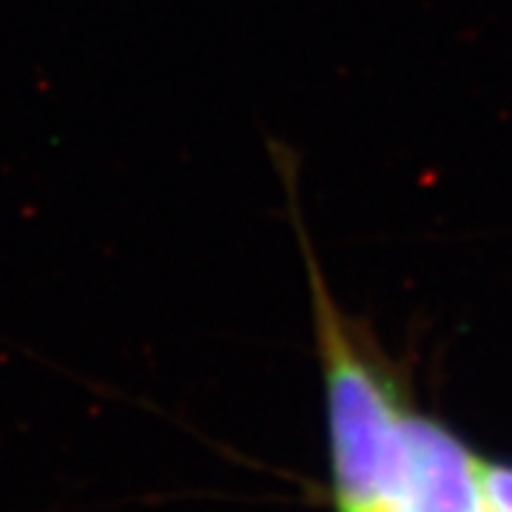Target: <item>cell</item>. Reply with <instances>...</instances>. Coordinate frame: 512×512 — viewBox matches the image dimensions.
Listing matches in <instances>:
<instances>
[{"instance_id": "obj_2", "label": "cell", "mask_w": 512, "mask_h": 512, "mask_svg": "<svg viewBox=\"0 0 512 512\" xmlns=\"http://www.w3.org/2000/svg\"><path fill=\"white\" fill-rule=\"evenodd\" d=\"M481 467L456 433L413 410L393 512H490Z\"/></svg>"}, {"instance_id": "obj_3", "label": "cell", "mask_w": 512, "mask_h": 512, "mask_svg": "<svg viewBox=\"0 0 512 512\" xmlns=\"http://www.w3.org/2000/svg\"><path fill=\"white\" fill-rule=\"evenodd\" d=\"M481 473H484V493L490 512H512V467L484 461Z\"/></svg>"}, {"instance_id": "obj_1", "label": "cell", "mask_w": 512, "mask_h": 512, "mask_svg": "<svg viewBox=\"0 0 512 512\" xmlns=\"http://www.w3.org/2000/svg\"><path fill=\"white\" fill-rule=\"evenodd\" d=\"M274 154L282 185L288 188V211L311 296L313 348L325 390L336 512H393L413 407L404 396L399 370L387 359L373 330L342 308L325 279L299 214L291 151L274 146Z\"/></svg>"}]
</instances>
